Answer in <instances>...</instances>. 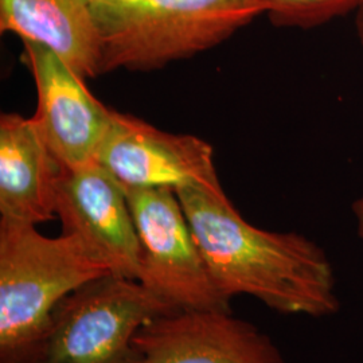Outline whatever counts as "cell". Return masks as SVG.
Listing matches in <instances>:
<instances>
[{
  "mask_svg": "<svg viewBox=\"0 0 363 363\" xmlns=\"http://www.w3.org/2000/svg\"><path fill=\"white\" fill-rule=\"evenodd\" d=\"M175 193L225 300L247 295L272 311L315 319L339 311L335 271L320 245L296 232L249 223L222 186H190Z\"/></svg>",
  "mask_w": 363,
  "mask_h": 363,
  "instance_id": "cell-1",
  "label": "cell"
},
{
  "mask_svg": "<svg viewBox=\"0 0 363 363\" xmlns=\"http://www.w3.org/2000/svg\"><path fill=\"white\" fill-rule=\"evenodd\" d=\"M100 74L152 72L232 38L262 15L257 0H91Z\"/></svg>",
  "mask_w": 363,
  "mask_h": 363,
  "instance_id": "cell-2",
  "label": "cell"
},
{
  "mask_svg": "<svg viewBox=\"0 0 363 363\" xmlns=\"http://www.w3.org/2000/svg\"><path fill=\"white\" fill-rule=\"evenodd\" d=\"M111 273L73 234L0 218V363H26L58 303Z\"/></svg>",
  "mask_w": 363,
  "mask_h": 363,
  "instance_id": "cell-3",
  "label": "cell"
},
{
  "mask_svg": "<svg viewBox=\"0 0 363 363\" xmlns=\"http://www.w3.org/2000/svg\"><path fill=\"white\" fill-rule=\"evenodd\" d=\"M169 311L138 280L106 274L58 303L26 363H133L139 330Z\"/></svg>",
  "mask_w": 363,
  "mask_h": 363,
  "instance_id": "cell-4",
  "label": "cell"
},
{
  "mask_svg": "<svg viewBox=\"0 0 363 363\" xmlns=\"http://www.w3.org/2000/svg\"><path fill=\"white\" fill-rule=\"evenodd\" d=\"M140 242L138 281L174 310H230L196 245L179 198L171 189L125 191Z\"/></svg>",
  "mask_w": 363,
  "mask_h": 363,
  "instance_id": "cell-5",
  "label": "cell"
},
{
  "mask_svg": "<svg viewBox=\"0 0 363 363\" xmlns=\"http://www.w3.org/2000/svg\"><path fill=\"white\" fill-rule=\"evenodd\" d=\"M94 160L127 190L220 186L213 147L194 135L159 130L113 111Z\"/></svg>",
  "mask_w": 363,
  "mask_h": 363,
  "instance_id": "cell-6",
  "label": "cell"
},
{
  "mask_svg": "<svg viewBox=\"0 0 363 363\" xmlns=\"http://www.w3.org/2000/svg\"><path fill=\"white\" fill-rule=\"evenodd\" d=\"M22 42L21 58L37 89V111L31 117L43 140L64 169L94 162L113 109L97 100L85 78L55 52L31 40Z\"/></svg>",
  "mask_w": 363,
  "mask_h": 363,
  "instance_id": "cell-7",
  "label": "cell"
},
{
  "mask_svg": "<svg viewBox=\"0 0 363 363\" xmlns=\"http://www.w3.org/2000/svg\"><path fill=\"white\" fill-rule=\"evenodd\" d=\"M133 363H288L259 327L223 310H174L133 340Z\"/></svg>",
  "mask_w": 363,
  "mask_h": 363,
  "instance_id": "cell-8",
  "label": "cell"
},
{
  "mask_svg": "<svg viewBox=\"0 0 363 363\" xmlns=\"http://www.w3.org/2000/svg\"><path fill=\"white\" fill-rule=\"evenodd\" d=\"M55 216L62 233L78 237L112 272L139 279L140 242L125 190L96 160L62 169Z\"/></svg>",
  "mask_w": 363,
  "mask_h": 363,
  "instance_id": "cell-9",
  "label": "cell"
},
{
  "mask_svg": "<svg viewBox=\"0 0 363 363\" xmlns=\"http://www.w3.org/2000/svg\"><path fill=\"white\" fill-rule=\"evenodd\" d=\"M62 169L33 117L0 116V218L35 226L54 220Z\"/></svg>",
  "mask_w": 363,
  "mask_h": 363,
  "instance_id": "cell-10",
  "label": "cell"
},
{
  "mask_svg": "<svg viewBox=\"0 0 363 363\" xmlns=\"http://www.w3.org/2000/svg\"><path fill=\"white\" fill-rule=\"evenodd\" d=\"M0 31L55 52L78 76H100L91 0H0Z\"/></svg>",
  "mask_w": 363,
  "mask_h": 363,
  "instance_id": "cell-11",
  "label": "cell"
},
{
  "mask_svg": "<svg viewBox=\"0 0 363 363\" xmlns=\"http://www.w3.org/2000/svg\"><path fill=\"white\" fill-rule=\"evenodd\" d=\"M276 27L310 30L346 13H357L363 0H257Z\"/></svg>",
  "mask_w": 363,
  "mask_h": 363,
  "instance_id": "cell-12",
  "label": "cell"
},
{
  "mask_svg": "<svg viewBox=\"0 0 363 363\" xmlns=\"http://www.w3.org/2000/svg\"><path fill=\"white\" fill-rule=\"evenodd\" d=\"M352 213L357 220V230L363 242V195L352 203Z\"/></svg>",
  "mask_w": 363,
  "mask_h": 363,
  "instance_id": "cell-13",
  "label": "cell"
},
{
  "mask_svg": "<svg viewBox=\"0 0 363 363\" xmlns=\"http://www.w3.org/2000/svg\"><path fill=\"white\" fill-rule=\"evenodd\" d=\"M355 31L363 49V3L355 13Z\"/></svg>",
  "mask_w": 363,
  "mask_h": 363,
  "instance_id": "cell-14",
  "label": "cell"
}]
</instances>
